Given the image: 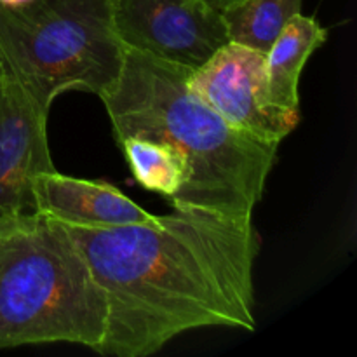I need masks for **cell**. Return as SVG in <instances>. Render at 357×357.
<instances>
[{
  "label": "cell",
  "mask_w": 357,
  "mask_h": 357,
  "mask_svg": "<svg viewBox=\"0 0 357 357\" xmlns=\"http://www.w3.org/2000/svg\"><path fill=\"white\" fill-rule=\"evenodd\" d=\"M107 300L98 354L146 357L192 330H257L251 218L173 209L155 223L66 225Z\"/></svg>",
  "instance_id": "6da1fadb"
},
{
  "label": "cell",
  "mask_w": 357,
  "mask_h": 357,
  "mask_svg": "<svg viewBox=\"0 0 357 357\" xmlns=\"http://www.w3.org/2000/svg\"><path fill=\"white\" fill-rule=\"evenodd\" d=\"M192 70L126 49L115 86L101 96L115 138L143 136L180 150L190 167L173 209L251 218L278 159V146L227 124L187 86Z\"/></svg>",
  "instance_id": "7a4b0ae2"
},
{
  "label": "cell",
  "mask_w": 357,
  "mask_h": 357,
  "mask_svg": "<svg viewBox=\"0 0 357 357\" xmlns=\"http://www.w3.org/2000/svg\"><path fill=\"white\" fill-rule=\"evenodd\" d=\"M105 326L107 300L66 227L40 211L0 216V349L98 352Z\"/></svg>",
  "instance_id": "3957f363"
},
{
  "label": "cell",
  "mask_w": 357,
  "mask_h": 357,
  "mask_svg": "<svg viewBox=\"0 0 357 357\" xmlns=\"http://www.w3.org/2000/svg\"><path fill=\"white\" fill-rule=\"evenodd\" d=\"M124 54L108 0L0 2V58L45 112L70 89L105 96Z\"/></svg>",
  "instance_id": "277c9868"
},
{
  "label": "cell",
  "mask_w": 357,
  "mask_h": 357,
  "mask_svg": "<svg viewBox=\"0 0 357 357\" xmlns=\"http://www.w3.org/2000/svg\"><path fill=\"white\" fill-rule=\"evenodd\" d=\"M187 86L227 124L258 142L279 145L300 122V112L271 100L264 52L236 42L192 70Z\"/></svg>",
  "instance_id": "5b68a950"
},
{
  "label": "cell",
  "mask_w": 357,
  "mask_h": 357,
  "mask_svg": "<svg viewBox=\"0 0 357 357\" xmlns=\"http://www.w3.org/2000/svg\"><path fill=\"white\" fill-rule=\"evenodd\" d=\"M126 49L195 70L229 42L222 14L199 0H108Z\"/></svg>",
  "instance_id": "8992f818"
},
{
  "label": "cell",
  "mask_w": 357,
  "mask_h": 357,
  "mask_svg": "<svg viewBox=\"0 0 357 357\" xmlns=\"http://www.w3.org/2000/svg\"><path fill=\"white\" fill-rule=\"evenodd\" d=\"M47 117L7 70L0 73V216L37 211L35 180L54 171Z\"/></svg>",
  "instance_id": "52a82bcc"
},
{
  "label": "cell",
  "mask_w": 357,
  "mask_h": 357,
  "mask_svg": "<svg viewBox=\"0 0 357 357\" xmlns=\"http://www.w3.org/2000/svg\"><path fill=\"white\" fill-rule=\"evenodd\" d=\"M33 195L37 211L66 225L117 227L159 220L108 181L66 176L56 169L37 176Z\"/></svg>",
  "instance_id": "ba28073f"
},
{
  "label": "cell",
  "mask_w": 357,
  "mask_h": 357,
  "mask_svg": "<svg viewBox=\"0 0 357 357\" xmlns=\"http://www.w3.org/2000/svg\"><path fill=\"white\" fill-rule=\"evenodd\" d=\"M328 37L316 17L295 14L265 54L271 100L286 110L300 112L298 82L307 59Z\"/></svg>",
  "instance_id": "9c48e42d"
},
{
  "label": "cell",
  "mask_w": 357,
  "mask_h": 357,
  "mask_svg": "<svg viewBox=\"0 0 357 357\" xmlns=\"http://www.w3.org/2000/svg\"><path fill=\"white\" fill-rule=\"evenodd\" d=\"M117 142L143 188L173 199L187 185L190 167L183 153L169 143L143 136H124Z\"/></svg>",
  "instance_id": "30bf717a"
},
{
  "label": "cell",
  "mask_w": 357,
  "mask_h": 357,
  "mask_svg": "<svg viewBox=\"0 0 357 357\" xmlns=\"http://www.w3.org/2000/svg\"><path fill=\"white\" fill-rule=\"evenodd\" d=\"M303 0H239L222 10L229 42L267 54L282 28L302 13Z\"/></svg>",
  "instance_id": "8fae6325"
},
{
  "label": "cell",
  "mask_w": 357,
  "mask_h": 357,
  "mask_svg": "<svg viewBox=\"0 0 357 357\" xmlns=\"http://www.w3.org/2000/svg\"><path fill=\"white\" fill-rule=\"evenodd\" d=\"M199 2H202L204 6H208L209 9L216 10V13H222V10H225L227 7L234 6V3H237L239 0H199Z\"/></svg>",
  "instance_id": "7c38bea8"
},
{
  "label": "cell",
  "mask_w": 357,
  "mask_h": 357,
  "mask_svg": "<svg viewBox=\"0 0 357 357\" xmlns=\"http://www.w3.org/2000/svg\"><path fill=\"white\" fill-rule=\"evenodd\" d=\"M0 2H3V3H20V2H24V0H0Z\"/></svg>",
  "instance_id": "4fadbf2b"
},
{
  "label": "cell",
  "mask_w": 357,
  "mask_h": 357,
  "mask_svg": "<svg viewBox=\"0 0 357 357\" xmlns=\"http://www.w3.org/2000/svg\"><path fill=\"white\" fill-rule=\"evenodd\" d=\"M3 72H6V66H3L2 58H0V73H3Z\"/></svg>",
  "instance_id": "5bb4252c"
}]
</instances>
